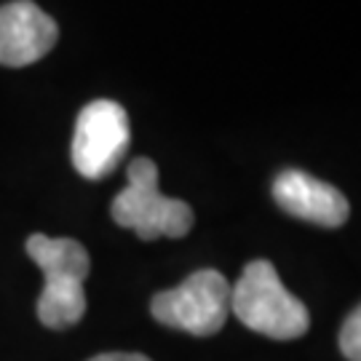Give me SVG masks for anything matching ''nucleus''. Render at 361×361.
<instances>
[{
  "instance_id": "obj_5",
  "label": "nucleus",
  "mask_w": 361,
  "mask_h": 361,
  "mask_svg": "<svg viewBox=\"0 0 361 361\" xmlns=\"http://www.w3.org/2000/svg\"><path fill=\"white\" fill-rule=\"evenodd\" d=\"M131 126L123 104L113 99H94L75 121L73 131V166L86 180H104L129 153Z\"/></svg>"
},
{
  "instance_id": "obj_9",
  "label": "nucleus",
  "mask_w": 361,
  "mask_h": 361,
  "mask_svg": "<svg viewBox=\"0 0 361 361\" xmlns=\"http://www.w3.org/2000/svg\"><path fill=\"white\" fill-rule=\"evenodd\" d=\"M89 361H153L142 356V353H123V350H113V353H99Z\"/></svg>"
},
{
  "instance_id": "obj_6",
  "label": "nucleus",
  "mask_w": 361,
  "mask_h": 361,
  "mask_svg": "<svg viewBox=\"0 0 361 361\" xmlns=\"http://www.w3.org/2000/svg\"><path fill=\"white\" fill-rule=\"evenodd\" d=\"M59 27L32 0H11L0 6V65L27 67L51 54Z\"/></svg>"
},
{
  "instance_id": "obj_2",
  "label": "nucleus",
  "mask_w": 361,
  "mask_h": 361,
  "mask_svg": "<svg viewBox=\"0 0 361 361\" xmlns=\"http://www.w3.org/2000/svg\"><path fill=\"white\" fill-rule=\"evenodd\" d=\"M231 313L271 340H297L310 326L308 305L286 289L271 259H252L231 284Z\"/></svg>"
},
{
  "instance_id": "obj_4",
  "label": "nucleus",
  "mask_w": 361,
  "mask_h": 361,
  "mask_svg": "<svg viewBox=\"0 0 361 361\" xmlns=\"http://www.w3.org/2000/svg\"><path fill=\"white\" fill-rule=\"evenodd\" d=\"M150 313L155 322L188 335H217L231 313V281L212 268L195 271L180 286L158 292L150 302Z\"/></svg>"
},
{
  "instance_id": "obj_7",
  "label": "nucleus",
  "mask_w": 361,
  "mask_h": 361,
  "mask_svg": "<svg viewBox=\"0 0 361 361\" xmlns=\"http://www.w3.org/2000/svg\"><path fill=\"white\" fill-rule=\"evenodd\" d=\"M273 198L286 214L322 228H340L350 214L348 198L335 185L300 169H286L273 180Z\"/></svg>"
},
{
  "instance_id": "obj_8",
  "label": "nucleus",
  "mask_w": 361,
  "mask_h": 361,
  "mask_svg": "<svg viewBox=\"0 0 361 361\" xmlns=\"http://www.w3.org/2000/svg\"><path fill=\"white\" fill-rule=\"evenodd\" d=\"M361 310L353 308L340 329V350L348 361H361Z\"/></svg>"
},
{
  "instance_id": "obj_3",
  "label": "nucleus",
  "mask_w": 361,
  "mask_h": 361,
  "mask_svg": "<svg viewBox=\"0 0 361 361\" xmlns=\"http://www.w3.org/2000/svg\"><path fill=\"white\" fill-rule=\"evenodd\" d=\"M110 214L116 225L134 231L142 241L182 238L195 222L193 209L185 201L161 193L158 166L150 158H134L129 164V182L113 198Z\"/></svg>"
},
{
  "instance_id": "obj_1",
  "label": "nucleus",
  "mask_w": 361,
  "mask_h": 361,
  "mask_svg": "<svg viewBox=\"0 0 361 361\" xmlns=\"http://www.w3.org/2000/svg\"><path fill=\"white\" fill-rule=\"evenodd\" d=\"M27 255L38 265L46 284L38 297V319L49 329L75 326L86 313V289L91 257L86 246L75 238H51L32 233L27 238Z\"/></svg>"
}]
</instances>
